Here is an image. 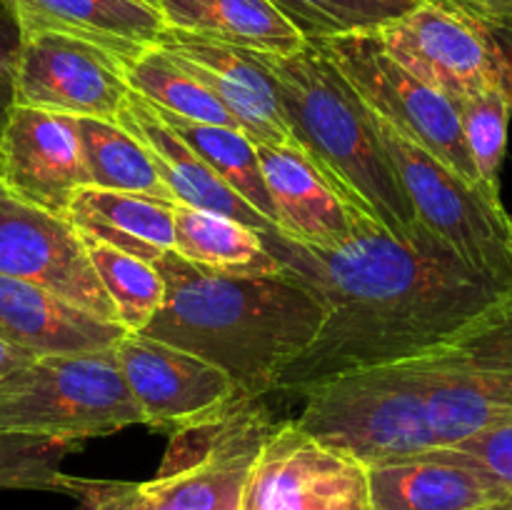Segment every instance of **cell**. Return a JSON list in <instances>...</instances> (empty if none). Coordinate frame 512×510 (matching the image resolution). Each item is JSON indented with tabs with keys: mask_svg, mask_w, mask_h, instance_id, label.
Wrapping results in <instances>:
<instances>
[{
	"mask_svg": "<svg viewBox=\"0 0 512 510\" xmlns=\"http://www.w3.org/2000/svg\"><path fill=\"white\" fill-rule=\"evenodd\" d=\"M280 268L323 303L313 343L280 373L273 395L303 400L355 370L378 368L443 343L512 290L465 265L435 235L403 240L353 210L338 245L260 233Z\"/></svg>",
	"mask_w": 512,
	"mask_h": 510,
	"instance_id": "1",
	"label": "cell"
},
{
	"mask_svg": "<svg viewBox=\"0 0 512 510\" xmlns=\"http://www.w3.org/2000/svg\"><path fill=\"white\" fill-rule=\"evenodd\" d=\"M295 420L365 465L512 423V293L433 348L310 390Z\"/></svg>",
	"mask_w": 512,
	"mask_h": 510,
	"instance_id": "2",
	"label": "cell"
},
{
	"mask_svg": "<svg viewBox=\"0 0 512 510\" xmlns=\"http://www.w3.org/2000/svg\"><path fill=\"white\" fill-rule=\"evenodd\" d=\"M153 265L165 278V303L143 333L223 368L243 395H273L325 320L323 303L285 270L210 273L175 250Z\"/></svg>",
	"mask_w": 512,
	"mask_h": 510,
	"instance_id": "3",
	"label": "cell"
},
{
	"mask_svg": "<svg viewBox=\"0 0 512 510\" xmlns=\"http://www.w3.org/2000/svg\"><path fill=\"white\" fill-rule=\"evenodd\" d=\"M275 78L293 145L348 208L403 240L428 238L358 90L315 40L288 55L260 53Z\"/></svg>",
	"mask_w": 512,
	"mask_h": 510,
	"instance_id": "4",
	"label": "cell"
},
{
	"mask_svg": "<svg viewBox=\"0 0 512 510\" xmlns=\"http://www.w3.org/2000/svg\"><path fill=\"white\" fill-rule=\"evenodd\" d=\"M145 425L113 348L33 358L0 383V430L83 443Z\"/></svg>",
	"mask_w": 512,
	"mask_h": 510,
	"instance_id": "5",
	"label": "cell"
},
{
	"mask_svg": "<svg viewBox=\"0 0 512 510\" xmlns=\"http://www.w3.org/2000/svg\"><path fill=\"white\" fill-rule=\"evenodd\" d=\"M278 420L265 398L238 395L225 408L168 435L138 510H240L250 468Z\"/></svg>",
	"mask_w": 512,
	"mask_h": 510,
	"instance_id": "6",
	"label": "cell"
},
{
	"mask_svg": "<svg viewBox=\"0 0 512 510\" xmlns=\"http://www.w3.org/2000/svg\"><path fill=\"white\" fill-rule=\"evenodd\" d=\"M370 115L420 225L465 265L512 290V218L503 200L465 183L388 120Z\"/></svg>",
	"mask_w": 512,
	"mask_h": 510,
	"instance_id": "7",
	"label": "cell"
},
{
	"mask_svg": "<svg viewBox=\"0 0 512 510\" xmlns=\"http://www.w3.org/2000/svg\"><path fill=\"white\" fill-rule=\"evenodd\" d=\"M313 40L338 65L340 73L350 80L373 113L388 120L405 138L428 150L465 183L475 185L490 198L503 200L500 195L490 193L480 180L465 140L458 103L405 70L385 50L375 30Z\"/></svg>",
	"mask_w": 512,
	"mask_h": 510,
	"instance_id": "8",
	"label": "cell"
},
{
	"mask_svg": "<svg viewBox=\"0 0 512 510\" xmlns=\"http://www.w3.org/2000/svg\"><path fill=\"white\" fill-rule=\"evenodd\" d=\"M240 510H370L368 465L295 418L278 420L250 468Z\"/></svg>",
	"mask_w": 512,
	"mask_h": 510,
	"instance_id": "9",
	"label": "cell"
},
{
	"mask_svg": "<svg viewBox=\"0 0 512 510\" xmlns=\"http://www.w3.org/2000/svg\"><path fill=\"white\" fill-rule=\"evenodd\" d=\"M0 275L118 323L113 300L70 218L30 205L0 183Z\"/></svg>",
	"mask_w": 512,
	"mask_h": 510,
	"instance_id": "10",
	"label": "cell"
},
{
	"mask_svg": "<svg viewBox=\"0 0 512 510\" xmlns=\"http://www.w3.org/2000/svg\"><path fill=\"white\" fill-rule=\"evenodd\" d=\"M18 105L118 123L128 95V63L113 50L63 33H23Z\"/></svg>",
	"mask_w": 512,
	"mask_h": 510,
	"instance_id": "11",
	"label": "cell"
},
{
	"mask_svg": "<svg viewBox=\"0 0 512 510\" xmlns=\"http://www.w3.org/2000/svg\"><path fill=\"white\" fill-rule=\"evenodd\" d=\"M375 33L405 70L455 103L500 85L493 45L480 20L443 0H423Z\"/></svg>",
	"mask_w": 512,
	"mask_h": 510,
	"instance_id": "12",
	"label": "cell"
},
{
	"mask_svg": "<svg viewBox=\"0 0 512 510\" xmlns=\"http://www.w3.org/2000/svg\"><path fill=\"white\" fill-rule=\"evenodd\" d=\"M113 353L145 425L168 435L243 395L223 368L145 333H125Z\"/></svg>",
	"mask_w": 512,
	"mask_h": 510,
	"instance_id": "13",
	"label": "cell"
},
{
	"mask_svg": "<svg viewBox=\"0 0 512 510\" xmlns=\"http://www.w3.org/2000/svg\"><path fill=\"white\" fill-rule=\"evenodd\" d=\"M0 183L20 200L65 215L90 185L78 118L15 105L0 138Z\"/></svg>",
	"mask_w": 512,
	"mask_h": 510,
	"instance_id": "14",
	"label": "cell"
},
{
	"mask_svg": "<svg viewBox=\"0 0 512 510\" xmlns=\"http://www.w3.org/2000/svg\"><path fill=\"white\" fill-rule=\"evenodd\" d=\"M158 45L230 110L255 143L293 145L275 78L260 53L170 28Z\"/></svg>",
	"mask_w": 512,
	"mask_h": 510,
	"instance_id": "15",
	"label": "cell"
},
{
	"mask_svg": "<svg viewBox=\"0 0 512 510\" xmlns=\"http://www.w3.org/2000/svg\"><path fill=\"white\" fill-rule=\"evenodd\" d=\"M370 510H480L512 503L483 470L448 448L368 465Z\"/></svg>",
	"mask_w": 512,
	"mask_h": 510,
	"instance_id": "16",
	"label": "cell"
},
{
	"mask_svg": "<svg viewBox=\"0 0 512 510\" xmlns=\"http://www.w3.org/2000/svg\"><path fill=\"white\" fill-rule=\"evenodd\" d=\"M118 123L128 133H133L153 155V163L158 168L160 178L168 185L175 203L190 205L198 210L225 215L258 233H273L280 230L270 223L260 210H255L243 195L235 193L168 123L158 115V110L133 90L128 95L123 113Z\"/></svg>",
	"mask_w": 512,
	"mask_h": 510,
	"instance_id": "17",
	"label": "cell"
},
{
	"mask_svg": "<svg viewBox=\"0 0 512 510\" xmlns=\"http://www.w3.org/2000/svg\"><path fill=\"white\" fill-rule=\"evenodd\" d=\"M128 330L50 290L0 275V340L33 358L115 348Z\"/></svg>",
	"mask_w": 512,
	"mask_h": 510,
	"instance_id": "18",
	"label": "cell"
},
{
	"mask_svg": "<svg viewBox=\"0 0 512 510\" xmlns=\"http://www.w3.org/2000/svg\"><path fill=\"white\" fill-rule=\"evenodd\" d=\"M23 33H63L90 40L133 63L160 43L165 20L143 0H8Z\"/></svg>",
	"mask_w": 512,
	"mask_h": 510,
	"instance_id": "19",
	"label": "cell"
},
{
	"mask_svg": "<svg viewBox=\"0 0 512 510\" xmlns=\"http://www.w3.org/2000/svg\"><path fill=\"white\" fill-rule=\"evenodd\" d=\"M255 150L285 235L308 245H338L353 233V208L295 145L255 143Z\"/></svg>",
	"mask_w": 512,
	"mask_h": 510,
	"instance_id": "20",
	"label": "cell"
},
{
	"mask_svg": "<svg viewBox=\"0 0 512 510\" xmlns=\"http://www.w3.org/2000/svg\"><path fill=\"white\" fill-rule=\"evenodd\" d=\"M175 205L153 195L85 185L70 203L68 218L85 240L158 263L175 250Z\"/></svg>",
	"mask_w": 512,
	"mask_h": 510,
	"instance_id": "21",
	"label": "cell"
},
{
	"mask_svg": "<svg viewBox=\"0 0 512 510\" xmlns=\"http://www.w3.org/2000/svg\"><path fill=\"white\" fill-rule=\"evenodd\" d=\"M170 30L253 53L288 55L308 43L273 0H163Z\"/></svg>",
	"mask_w": 512,
	"mask_h": 510,
	"instance_id": "22",
	"label": "cell"
},
{
	"mask_svg": "<svg viewBox=\"0 0 512 510\" xmlns=\"http://www.w3.org/2000/svg\"><path fill=\"white\" fill-rule=\"evenodd\" d=\"M175 253L210 273L275 275L283 270L258 230L180 203L175 205Z\"/></svg>",
	"mask_w": 512,
	"mask_h": 510,
	"instance_id": "23",
	"label": "cell"
},
{
	"mask_svg": "<svg viewBox=\"0 0 512 510\" xmlns=\"http://www.w3.org/2000/svg\"><path fill=\"white\" fill-rule=\"evenodd\" d=\"M78 133L90 185L173 200L168 185L155 168L150 150L123 125L110 120L78 118Z\"/></svg>",
	"mask_w": 512,
	"mask_h": 510,
	"instance_id": "24",
	"label": "cell"
},
{
	"mask_svg": "<svg viewBox=\"0 0 512 510\" xmlns=\"http://www.w3.org/2000/svg\"><path fill=\"white\" fill-rule=\"evenodd\" d=\"M153 105V103H150ZM155 108V105H153ZM158 110L160 118L230 185L238 195H243L255 210L265 215L270 223L280 228L278 210H275L270 190L265 185L263 168H260L255 140L240 128H223V125L195 123V120L180 118V115Z\"/></svg>",
	"mask_w": 512,
	"mask_h": 510,
	"instance_id": "25",
	"label": "cell"
},
{
	"mask_svg": "<svg viewBox=\"0 0 512 510\" xmlns=\"http://www.w3.org/2000/svg\"><path fill=\"white\" fill-rule=\"evenodd\" d=\"M128 83L155 108L195 120V123L240 128L230 110L160 45L145 50L128 65Z\"/></svg>",
	"mask_w": 512,
	"mask_h": 510,
	"instance_id": "26",
	"label": "cell"
},
{
	"mask_svg": "<svg viewBox=\"0 0 512 510\" xmlns=\"http://www.w3.org/2000/svg\"><path fill=\"white\" fill-rule=\"evenodd\" d=\"M80 443L0 430V490H48L80 498L90 478L63 473V460Z\"/></svg>",
	"mask_w": 512,
	"mask_h": 510,
	"instance_id": "27",
	"label": "cell"
},
{
	"mask_svg": "<svg viewBox=\"0 0 512 510\" xmlns=\"http://www.w3.org/2000/svg\"><path fill=\"white\" fill-rule=\"evenodd\" d=\"M88 255L113 300L118 323L128 333H143L165 303V278L153 263L113 245L85 240Z\"/></svg>",
	"mask_w": 512,
	"mask_h": 510,
	"instance_id": "28",
	"label": "cell"
},
{
	"mask_svg": "<svg viewBox=\"0 0 512 510\" xmlns=\"http://www.w3.org/2000/svg\"><path fill=\"white\" fill-rule=\"evenodd\" d=\"M308 40L383 28L423 0H273Z\"/></svg>",
	"mask_w": 512,
	"mask_h": 510,
	"instance_id": "29",
	"label": "cell"
},
{
	"mask_svg": "<svg viewBox=\"0 0 512 510\" xmlns=\"http://www.w3.org/2000/svg\"><path fill=\"white\" fill-rule=\"evenodd\" d=\"M458 108L480 180L490 193L500 195V170L508 153V128L512 118L508 98L500 85H493L460 100Z\"/></svg>",
	"mask_w": 512,
	"mask_h": 510,
	"instance_id": "30",
	"label": "cell"
},
{
	"mask_svg": "<svg viewBox=\"0 0 512 510\" xmlns=\"http://www.w3.org/2000/svg\"><path fill=\"white\" fill-rule=\"evenodd\" d=\"M448 450L465 463L483 470L512 498V423L473 435L463 443L450 445Z\"/></svg>",
	"mask_w": 512,
	"mask_h": 510,
	"instance_id": "31",
	"label": "cell"
},
{
	"mask_svg": "<svg viewBox=\"0 0 512 510\" xmlns=\"http://www.w3.org/2000/svg\"><path fill=\"white\" fill-rule=\"evenodd\" d=\"M23 25L10 8L8 0H0V138L8 125L10 113L18 105V68L23 55Z\"/></svg>",
	"mask_w": 512,
	"mask_h": 510,
	"instance_id": "32",
	"label": "cell"
},
{
	"mask_svg": "<svg viewBox=\"0 0 512 510\" xmlns=\"http://www.w3.org/2000/svg\"><path fill=\"white\" fill-rule=\"evenodd\" d=\"M78 500V510H138L140 483H130V480H93Z\"/></svg>",
	"mask_w": 512,
	"mask_h": 510,
	"instance_id": "33",
	"label": "cell"
},
{
	"mask_svg": "<svg viewBox=\"0 0 512 510\" xmlns=\"http://www.w3.org/2000/svg\"><path fill=\"white\" fill-rule=\"evenodd\" d=\"M473 15V13H470ZM478 18V15H475ZM483 25L485 35H488L490 45H493L495 63H498L500 73V88H503L505 98H508L512 108V18H478Z\"/></svg>",
	"mask_w": 512,
	"mask_h": 510,
	"instance_id": "34",
	"label": "cell"
},
{
	"mask_svg": "<svg viewBox=\"0 0 512 510\" xmlns=\"http://www.w3.org/2000/svg\"><path fill=\"white\" fill-rule=\"evenodd\" d=\"M443 3L455 5V8L478 15V18H512V0H443Z\"/></svg>",
	"mask_w": 512,
	"mask_h": 510,
	"instance_id": "35",
	"label": "cell"
},
{
	"mask_svg": "<svg viewBox=\"0 0 512 510\" xmlns=\"http://www.w3.org/2000/svg\"><path fill=\"white\" fill-rule=\"evenodd\" d=\"M30 360H33V355L15 348V345L5 343V340H0V383H3L10 373H15L18 368L28 365Z\"/></svg>",
	"mask_w": 512,
	"mask_h": 510,
	"instance_id": "36",
	"label": "cell"
},
{
	"mask_svg": "<svg viewBox=\"0 0 512 510\" xmlns=\"http://www.w3.org/2000/svg\"><path fill=\"white\" fill-rule=\"evenodd\" d=\"M480 510H512V503H503V505H490V508H480Z\"/></svg>",
	"mask_w": 512,
	"mask_h": 510,
	"instance_id": "37",
	"label": "cell"
},
{
	"mask_svg": "<svg viewBox=\"0 0 512 510\" xmlns=\"http://www.w3.org/2000/svg\"><path fill=\"white\" fill-rule=\"evenodd\" d=\"M145 5H150V8H158L160 10V5H163V0H143Z\"/></svg>",
	"mask_w": 512,
	"mask_h": 510,
	"instance_id": "38",
	"label": "cell"
}]
</instances>
